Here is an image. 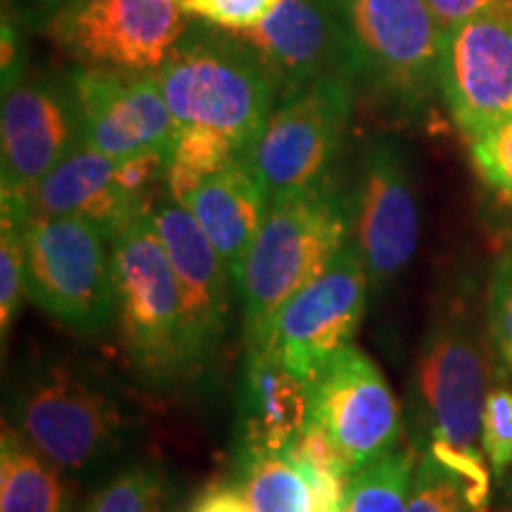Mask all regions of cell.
<instances>
[{"label": "cell", "mask_w": 512, "mask_h": 512, "mask_svg": "<svg viewBox=\"0 0 512 512\" xmlns=\"http://www.w3.org/2000/svg\"><path fill=\"white\" fill-rule=\"evenodd\" d=\"M486 306L470 278L441 292L411 377V446L437 458L484 494H491L489 460L482 448V413L491 380Z\"/></svg>", "instance_id": "cell-1"}, {"label": "cell", "mask_w": 512, "mask_h": 512, "mask_svg": "<svg viewBox=\"0 0 512 512\" xmlns=\"http://www.w3.org/2000/svg\"><path fill=\"white\" fill-rule=\"evenodd\" d=\"M351 240L349 183L332 174L271 200L238 278L245 347L264 344L273 320Z\"/></svg>", "instance_id": "cell-2"}, {"label": "cell", "mask_w": 512, "mask_h": 512, "mask_svg": "<svg viewBox=\"0 0 512 512\" xmlns=\"http://www.w3.org/2000/svg\"><path fill=\"white\" fill-rule=\"evenodd\" d=\"M8 422L74 482L112 465L131 437V413L110 382L72 361H36L12 382Z\"/></svg>", "instance_id": "cell-3"}, {"label": "cell", "mask_w": 512, "mask_h": 512, "mask_svg": "<svg viewBox=\"0 0 512 512\" xmlns=\"http://www.w3.org/2000/svg\"><path fill=\"white\" fill-rule=\"evenodd\" d=\"M121 347L147 387L174 389L200 377L204 361L192 339L181 287L150 214L112 240Z\"/></svg>", "instance_id": "cell-4"}, {"label": "cell", "mask_w": 512, "mask_h": 512, "mask_svg": "<svg viewBox=\"0 0 512 512\" xmlns=\"http://www.w3.org/2000/svg\"><path fill=\"white\" fill-rule=\"evenodd\" d=\"M347 38L358 93L415 124L441 98V29L427 0H328Z\"/></svg>", "instance_id": "cell-5"}, {"label": "cell", "mask_w": 512, "mask_h": 512, "mask_svg": "<svg viewBox=\"0 0 512 512\" xmlns=\"http://www.w3.org/2000/svg\"><path fill=\"white\" fill-rule=\"evenodd\" d=\"M157 81L178 126L221 133L249 155L278 91L271 74L235 31L190 22L157 69Z\"/></svg>", "instance_id": "cell-6"}, {"label": "cell", "mask_w": 512, "mask_h": 512, "mask_svg": "<svg viewBox=\"0 0 512 512\" xmlns=\"http://www.w3.org/2000/svg\"><path fill=\"white\" fill-rule=\"evenodd\" d=\"M29 302L76 337L105 335L117 323L112 240L76 216H27Z\"/></svg>", "instance_id": "cell-7"}, {"label": "cell", "mask_w": 512, "mask_h": 512, "mask_svg": "<svg viewBox=\"0 0 512 512\" xmlns=\"http://www.w3.org/2000/svg\"><path fill=\"white\" fill-rule=\"evenodd\" d=\"M356 98L354 81L328 76L275 100L249 152L271 200L337 174Z\"/></svg>", "instance_id": "cell-8"}, {"label": "cell", "mask_w": 512, "mask_h": 512, "mask_svg": "<svg viewBox=\"0 0 512 512\" xmlns=\"http://www.w3.org/2000/svg\"><path fill=\"white\" fill-rule=\"evenodd\" d=\"M166 159L159 152L121 159L79 145L24 200L12 202L22 204L29 216L86 219L114 240L138 216L150 214L164 195Z\"/></svg>", "instance_id": "cell-9"}, {"label": "cell", "mask_w": 512, "mask_h": 512, "mask_svg": "<svg viewBox=\"0 0 512 512\" xmlns=\"http://www.w3.org/2000/svg\"><path fill=\"white\" fill-rule=\"evenodd\" d=\"M351 242L366 261L375 292L389 290L418 254L420 204L411 159L399 140L375 136L349 181Z\"/></svg>", "instance_id": "cell-10"}, {"label": "cell", "mask_w": 512, "mask_h": 512, "mask_svg": "<svg viewBox=\"0 0 512 512\" xmlns=\"http://www.w3.org/2000/svg\"><path fill=\"white\" fill-rule=\"evenodd\" d=\"M188 24L178 0H74L46 27L83 67L157 72Z\"/></svg>", "instance_id": "cell-11"}, {"label": "cell", "mask_w": 512, "mask_h": 512, "mask_svg": "<svg viewBox=\"0 0 512 512\" xmlns=\"http://www.w3.org/2000/svg\"><path fill=\"white\" fill-rule=\"evenodd\" d=\"M370 290L366 261L349 240L328 268L280 309L264 344L292 373L313 384L320 370L356 337Z\"/></svg>", "instance_id": "cell-12"}, {"label": "cell", "mask_w": 512, "mask_h": 512, "mask_svg": "<svg viewBox=\"0 0 512 512\" xmlns=\"http://www.w3.org/2000/svg\"><path fill=\"white\" fill-rule=\"evenodd\" d=\"M311 420L335 444L349 477L403 446V413L394 389L354 344L313 380Z\"/></svg>", "instance_id": "cell-13"}, {"label": "cell", "mask_w": 512, "mask_h": 512, "mask_svg": "<svg viewBox=\"0 0 512 512\" xmlns=\"http://www.w3.org/2000/svg\"><path fill=\"white\" fill-rule=\"evenodd\" d=\"M81 140V117L67 74H24L3 93L0 197L24 200Z\"/></svg>", "instance_id": "cell-14"}, {"label": "cell", "mask_w": 512, "mask_h": 512, "mask_svg": "<svg viewBox=\"0 0 512 512\" xmlns=\"http://www.w3.org/2000/svg\"><path fill=\"white\" fill-rule=\"evenodd\" d=\"M81 117V140L110 157L159 152L169 157L178 124L155 72L76 67L69 72Z\"/></svg>", "instance_id": "cell-15"}, {"label": "cell", "mask_w": 512, "mask_h": 512, "mask_svg": "<svg viewBox=\"0 0 512 512\" xmlns=\"http://www.w3.org/2000/svg\"><path fill=\"white\" fill-rule=\"evenodd\" d=\"M441 100L470 140L512 112V15L489 12L441 31Z\"/></svg>", "instance_id": "cell-16"}, {"label": "cell", "mask_w": 512, "mask_h": 512, "mask_svg": "<svg viewBox=\"0 0 512 512\" xmlns=\"http://www.w3.org/2000/svg\"><path fill=\"white\" fill-rule=\"evenodd\" d=\"M152 221L181 287L195 347L209 366L228 335L235 280L185 204L162 195L152 207Z\"/></svg>", "instance_id": "cell-17"}, {"label": "cell", "mask_w": 512, "mask_h": 512, "mask_svg": "<svg viewBox=\"0 0 512 512\" xmlns=\"http://www.w3.org/2000/svg\"><path fill=\"white\" fill-rule=\"evenodd\" d=\"M235 34L271 74L278 98L328 76L354 81L347 38L328 0H283L259 27Z\"/></svg>", "instance_id": "cell-18"}, {"label": "cell", "mask_w": 512, "mask_h": 512, "mask_svg": "<svg viewBox=\"0 0 512 512\" xmlns=\"http://www.w3.org/2000/svg\"><path fill=\"white\" fill-rule=\"evenodd\" d=\"M238 401V456L283 453L311 420V384L268 344L245 347Z\"/></svg>", "instance_id": "cell-19"}, {"label": "cell", "mask_w": 512, "mask_h": 512, "mask_svg": "<svg viewBox=\"0 0 512 512\" xmlns=\"http://www.w3.org/2000/svg\"><path fill=\"white\" fill-rule=\"evenodd\" d=\"M268 204H271V197L249 155L223 166L219 174L207 178L185 200V207L192 211L211 245L226 261L235 285H238L249 247L266 219Z\"/></svg>", "instance_id": "cell-20"}, {"label": "cell", "mask_w": 512, "mask_h": 512, "mask_svg": "<svg viewBox=\"0 0 512 512\" xmlns=\"http://www.w3.org/2000/svg\"><path fill=\"white\" fill-rule=\"evenodd\" d=\"M74 510V479L5 422L0 434V512Z\"/></svg>", "instance_id": "cell-21"}, {"label": "cell", "mask_w": 512, "mask_h": 512, "mask_svg": "<svg viewBox=\"0 0 512 512\" xmlns=\"http://www.w3.org/2000/svg\"><path fill=\"white\" fill-rule=\"evenodd\" d=\"M235 482L254 512H313L309 482L285 453L238 456Z\"/></svg>", "instance_id": "cell-22"}, {"label": "cell", "mask_w": 512, "mask_h": 512, "mask_svg": "<svg viewBox=\"0 0 512 512\" xmlns=\"http://www.w3.org/2000/svg\"><path fill=\"white\" fill-rule=\"evenodd\" d=\"M242 152L221 133L200 126H178L174 147L166 159L164 195L185 204L200 185L219 174Z\"/></svg>", "instance_id": "cell-23"}, {"label": "cell", "mask_w": 512, "mask_h": 512, "mask_svg": "<svg viewBox=\"0 0 512 512\" xmlns=\"http://www.w3.org/2000/svg\"><path fill=\"white\" fill-rule=\"evenodd\" d=\"M418 451L401 446L347 479L344 512H408Z\"/></svg>", "instance_id": "cell-24"}, {"label": "cell", "mask_w": 512, "mask_h": 512, "mask_svg": "<svg viewBox=\"0 0 512 512\" xmlns=\"http://www.w3.org/2000/svg\"><path fill=\"white\" fill-rule=\"evenodd\" d=\"M174 482L159 463L138 460L114 470L88 496L81 512H169Z\"/></svg>", "instance_id": "cell-25"}, {"label": "cell", "mask_w": 512, "mask_h": 512, "mask_svg": "<svg viewBox=\"0 0 512 512\" xmlns=\"http://www.w3.org/2000/svg\"><path fill=\"white\" fill-rule=\"evenodd\" d=\"M27 211L12 202H0V335L3 342L15 328L19 313L29 302L27 249L22 223Z\"/></svg>", "instance_id": "cell-26"}, {"label": "cell", "mask_w": 512, "mask_h": 512, "mask_svg": "<svg viewBox=\"0 0 512 512\" xmlns=\"http://www.w3.org/2000/svg\"><path fill=\"white\" fill-rule=\"evenodd\" d=\"M491 494L472 486L437 458L418 453L408 512H489Z\"/></svg>", "instance_id": "cell-27"}, {"label": "cell", "mask_w": 512, "mask_h": 512, "mask_svg": "<svg viewBox=\"0 0 512 512\" xmlns=\"http://www.w3.org/2000/svg\"><path fill=\"white\" fill-rule=\"evenodd\" d=\"M482 448L498 486L512 467V380L498 366L484 401Z\"/></svg>", "instance_id": "cell-28"}, {"label": "cell", "mask_w": 512, "mask_h": 512, "mask_svg": "<svg viewBox=\"0 0 512 512\" xmlns=\"http://www.w3.org/2000/svg\"><path fill=\"white\" fill-rule=\"evenodd\" d=\"M470 159L486 190L512 211V112L467 140Z\"/></svg>", "instance_id": "cell-29"}, {"label": "cell", "mask_w": 512, "mask_h": 512, "mask_svg": "<svg viewBox=\"0 0 512 512\" xmlns=\"http://www.w3.org/2000/svg\"><path fill=\"white\" fill-rule=\"evenodd\" d=\"M484 306L496 366L512 380V254L501 256L491 271Z\"/></svg>", "instance_id": "cell-30"}, {"label": "cell", "mask_w": 512, "mask_h": 512, "mask_svg": "<svg viewBox=\"0 0 512 512\" xmlns=\"http://www.w3.org/2000/svg\"><path fill=\"white\" fill-rule=\"evenodd\" d=\"M283 0H188L183 10L226 31H247L259 27Z\"/></svg>", "instance_id": "cell-31"}, {"label": "cell", "mask_w": 512, "mask_h": 512, "mask_svg": "<svg viewBox=\"0 0 512 512\" xmlns=\"http://www.w3.org/2000/svg\"><path fill=\"white\" fill-rule=\"evenodd\" d=\"M0 36H3V55H0V86L3 93L17 86L19 81L27 74V60H24V43L22 34H19L17 19L8 17L3 12V24H0Z\"/></svg>", "instance_id": "cell-32"}, {"label": "cell", "mask_w": 512, "mask_h": 512, "mask_svg": "<svg viewBox=\"0 0 512 512\" xmlns=\"http://www.w3.org/2000/svg\"><path fill=\"white\" fill-rule=\"evenodd\" d=\"M185 512H254V508L247 501L245 491L233 479V482L207 486V489L192 498Z\"/></svg>", "instance_id": "cell-33"}, {"label": "cell", "mask_w": 512, "mask_h": 512, "mask_svg": "<svg viewBox=\"0 0 512 512\" xmlns=\"http://www.w3.org/2000/svg\"><path fill=\"white\" fill-rule=\"evenodd\" d=\"M69 3H74V0H36L34 12H31V15H34L36 19H41V22H48V19L53 17L57 10L67 8Z\"/></svg>", "instance_id": "cell-34"}, {"label": "cell", "mask_w": 512, "mask_h": 512, "mask_svg": "<svg viewBox=\"0 0 512 512\" xmlns=\"http://www.w3.org/2000/svg\"><path fill=\"white\" fill-rule=\"evenodd\" d=\"M498 512H512V467L498 484Z\"/></svg>", "instance_id": "cell-35"}, {"label": "cell", "mask_w": 512, "mask_h": 512, "mask_svg": "<svg viewBox=\"0 0 512 512\" xmlns=\"http://www.w3.org/2000/svg\"><path fill=\"white\" fill-rule=\"evenodd\" d=\"M185 3V0H178V5H183Z\"/></svg>", "instance_id": "cell-36"}, {"label": "cell", "mask_w": 512, "mask_h": 512, "mask_svg": "<svg viewBox=\"0 0 512 512\" xmlns=\"http://www.w3.org/2000/svg\"><path fill=\"white\" fill-rule=\"evenodd\" d=\"M29 3H31V5H34V3H36V0H29Z\"/></svg>", "instance_id": "cell-37"}]
</instances>
